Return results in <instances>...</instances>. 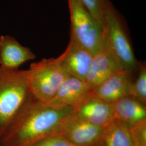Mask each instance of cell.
Returning <instances> with one entry per match:
<instances>
[{
    "mask_svg": "<svg viewBox=\"0 0 146 146\" xmlns=\"http://www.w3.org/2000/svg\"><path fill=\"white\" fill-rule=\"evenodd\" d=\"M79 119L102 127H106L114 119L112 104L91 96L74 108Z\"/></svg>",
    "mask_w": 146,
    "mask_h": 146,
    "instance_id": "cell-10",
    "label": "cell"
},
{
    "mask_svg": "<svg viewBox=\"0 0 146 146\" xmlns=\"http://www.w3.org/2000/svg\"><path fill=\"white\" fill-rule=\"evenodd\" d=\"M31 96L27 70L0 67V134Z\"/></svg>",
    "mask_w": 146,
    "mask_h": 146,
    "instance_id": "cell-3",
    "label": "cell"
},
{
    "mask_svg": "<svg viewBox=\"0 0 146 146\" xmlns=\"http://www.w3.org/2000/svg\"><path fill=\"white\" fill-rule=\"evenodd\" d=\"M92 90L84 81L70 75L63 81L52 98L43 103L55 108H74L92 96Z\"/></svg>",
    "mask_w": 146,
    "mask_h": 146,
    "instance_id": "cell-7",
    "label": "cell"
},
{
    "mask_svg": "<svg viewBox=\"0 0 146 146\" xmlns=\"http://www.w3.org/2000/svg\"><path fill=\"white\" fill-rule=\"evenodd\" d=\"M114 119L131 126L146 120V105L128 96L112 103Z\"/></svg>",
    "mask_w": 146,
    "mask_h": 146,
    "instance_id": "cell-13",
    "label": "cell"
},
{
    "mask_svg": "<svg viewBox=\"0 0 146 146\" xmlns=\"http://www.w3.org/2000/svg\"><path fill=\"white\" fill-rule=\"evenodd\" d=\"M35 55L10 35L0 37V67L17 69L24 63L34 60Z\"/></svg>",
    "mask_w": 146,
    "mask_h": 146,
    "instance_id": "cell-11",
    "label": "cell"
},
{
    "mask_svg": "<svg viewBox=\"0 0 146 146\" xmlns=\"http://www.w3.org/2000/svg\"><path fill=\"white\" fill-rule=\"evenodd\" d=\"M70 19V35L93 56L104 48L103 31L78 0H68Z\"/></svg>",
    "mask_w": 146,
    "mask_h": 146,
    "instance_id": "cell-5",
    "label": "cell"
},
{
    "mask_svg": "<svg viewBox=\"0 0 146 146\" xmlns=\"http://www.w3.org/2000/svg\"><path fill=\"white\" fill-rule=\"evenodd\" d=\"M78 1L84 5L103 31L106 11L110 0H78Z\"/></svg>",
    "mask_w": 146,
    "mask_h": 146,
    "instance_id": "cell-15",
    "label": "cell"
},
{
    "mask_svg": "<svg viewBox=\"0 0 146 146\" xmlns=\"http://www.w3.org/2000/svg\"><path fill=\"white\" fill-rule=\"evenodd\" d=\"M133 146H146V120L129 126Z\"/></svg>",
    "mask_w": 146,
    "mask_h": 146,
    "instance_id": "cell-17",
    "label": "cell"
},
{
    "mask_svg": "<svg viewBox=\"0 0 146 146\" xmlns=\"http://www.w3.org/2000/svg\"><path fill=\"white\" fill-rule=\"evenodd\" d=\"M27 72L31 96L44 103L52 98L70 75L61 67L57 58H43L33 63Z\"/></svg>",
    "mask_w": 146,
    "mask_h": 146,
    "instance_id": "cell-4",
    "label": "cell"
},
{
    "mask_svg": "<svg viewBox=\"0 0 146 146\" xmlns=\"http://www.w3.org/2000/svg\"><path fill=\"white\" fill-rule=\"evenodd\" d=\"M93 57L87 50L70 38L68 46L57 60L69 75L85 81Z\"/></svg>",
    "mask_w": 146,
    "mask_h": 146,
    "instance_id": "cell-8",
    "label": "cell"
},
{
    "mask_svg": "<svg viewBox=\"0 0 146 146\" xmlns=\"http://www.w3.org/2000/svg\"><path fill=\"white\" fill-rule=\"evenodd\" d=\"M105 127L94 125L74 114L63 122L59 135L76 146H99Z\"/></svg>",
    "mask_w": 146,
    "mask_h": 146,
    "instance_id": "cell-6",
    "label": "cell"
},
{
    "mask_svg": "<svg viewBox=\"0 0 146 146\" xmlns=\"http://www.w3.org/2000/svg\"><path fill=\"white\" fill-rule=\"evenodd\" d=\"M99 146H133L129 125L114 119L104 128Z\"/></svg>",
    "mask_w": 146,
    "mask_h": 146,
    "instance_id": "cell-14",
    "label": "cell"
},
{
    "mask_svg": "<svg viewBox=\"0 0 146 146\" xmlns=\"http://www.w3.org/2000/svg\"><path fill=\"white\" fill-rule=\"evenodd\" d=\"M31 146H76L60 135L51 136L38 141Z\"/></svg>",
    "mask_w": 146,
    "mask_h": 146,
    "instance_id": "cell-18",
    "label": "cell"
},
{
    "mask_svg": "<svg viewBox=\"0 0 146 146\" xmlns=\"http://www.w3.org/2000/svg\"><path fill=\"white\" fill-rule=\"evenodd\" d=\"M120 70L115 58L104 47L94 55L85 82L93 89Z\"/></svg>",
    "mask_w": 146,
    "mask_h": 146,
    "instance_id": "cell-12",
    "label": "cell"
},
{
    "mask_svg": "<svg viewBox=\"0 0 146 146\" xmlns=\"http://www.w3.org/2000/svg\"><path fill=\"white\" fill-rule=\"evenodd\" d=\"M104 47L111 54L122 70L134 73L139 63L134 55L127 27L118 11L110 2L103 31Z\"/></svg>",
    "mask_w": 146,
    "mask_h": 146,
    "instance_id": "cell-2",
    "label": "cell"
},
{
    "mask_svg": "<svg viewBox=\"0 0 146 146\" xmlns=\"http://www.w3.org/2000/svg\"><path fill=\"white\" fill-rule=\"evenodd\" d=\"M132 74L124 70L117 71L93 89L92 96L110 104L129 96Z\"/></svg>",
    "mask_w": 146,
    "mask_h": 146,
    "instance_id": "cell-9",
    "label": "cell"
},
{
    "mask_svg": "<svg viewBox=\"0 0 146 146\" xmlns=\"http://www.w3.org/2000/svg\"><path fill=\"white\" fill-rule=\"evenodd\" d=\"M139 74L129 88V96L144 105L146 104V67L143 63H139Z\"/></svg>",
    "mask_w": 146,
    "mask_h": 146,
    "instance_id": "cell-16",
    "label": "cell"
},
{
    "mask_svg": "<svg viewBox=\"0 0 146 146\" xmlns=\"http://www.w3.org/2000/svg\"><path fill=\"white\" fill-rule=\"evenodd\" d=\"M74 114L72 107L55 108L32 96L0 134V146H31L59 135L63 122Z\"/></svg>",
    "mask_w": 146,
    "mask_h": 146,
    "instance_id": "cell-1",
    "label": "cell"
}]
</instances>
